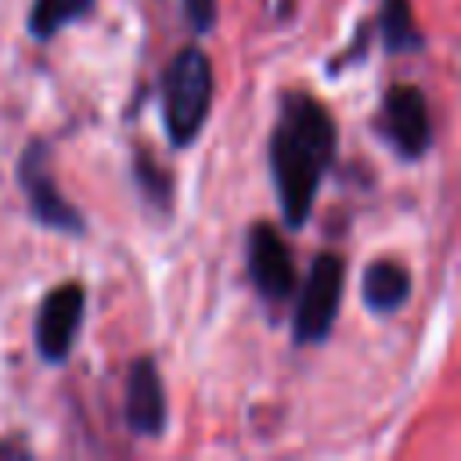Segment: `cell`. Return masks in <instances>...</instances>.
<instances>
[{
    "label": "cell",
    "mask_w": 461,
    "mask_h": 461,
    "mask_svg": "<svg viewBox=\"0 0 461 461\" xmlns=\"http://www.w3.org/2000/svg\"><path fill=\"white\" fill-rule=\"evenodd\" d=\"M335 158V122L328 108L292 90L281 97L277 126L270 133V173L288 230H299L317 202V187Z\"/></svg>",
    "instance_id": "cell-1"
},
{
    "label": "cell",
    "mask_w": 461,
    "mask_h": 461,
    "mask_svg": "<svg viewBox=\"0 0 461 461\" xmlns=\"http://www.w3.org/2000/svg\"><path fill=\"white\" fill-rule=\"evenodd\" d=\"M212 108V61L198 47H184L162 72V122L173 148H187Z\"/></svg>",
    "instance_id": "cell-2"
},
{
    "label": "cell",
    "mask_w": 461,
    "mask_h": 461,
    "mask_svg": "<svg viewBox=\"0 0 461 461\" xmlns=\"http://www.w3.org/2000/svg\"><path fill=\"white\" fill-rule=\"evenodd\" d=\"M342 285H346V259L335 252H321L310 263V274L299 288L295 299V317H292V339L299 346L324 342L342 303Z\"/></svg>",
    "instance_id": "cell-3"
},
{
    "label": "cell",
    "mask_w": 461,
    "mask_h": 461,
    "mask_svg": "<svg viewBox=\"0 0 461 461\" xmlns=\"http://www.w3.org/2000/svg\"><path fill=\"white\" fill-rule=\"evenodd\" d=\"M18 184L25 191V202L32 209V216L50 227V230H65V234H83L86 220L79 216V209L61 194L54 169H50V148L43 140L25 144L22 158H18Z\"/></svg>",
    "instance_id": "cell-4"
},
{
    "label": "cell",
    "mask_w": 461,
    "mask_h": 461,
    "mask_svg": "<svg viewBox=\"0 0 461 461\" xmlns=\"http://www.w3.org/2000/svg\"><path fill=\"white\" fill-rule=\"evenodd\" d=\"M378 130L400 158H421L432 144V122H429L425 94L411 83H393L382 97Z\"/></svg>",
    "instance_id": "cell-5"
},
{
    "label": "cell",
    "mask_w": 461,
    "mask_h": 461,
    "mask_svg": "<svg viewBox=\"0 0 461 461\" xmlns=\"http://www.w3.org/2000/svg\"><path fill=\"white\" fill-rule=\"evenodd\" d=\"M83 310H86V292L79 281L54 285L47 292L36 313V353L47 364H61L72 353L76 331L83 324Z\"/></svg>",
    "instance_id": "cell-6"
},
{
    "label": "cell",
    "mask_w": 461,
    "mask_h": 461,
    "mask_svg": "<svg viewBox=\"0 0 461 461\" xmlns=\"http://www.w3.org/2000/svg\"><path fill=\"white\" fill-rule=\"evenodd\" d=\"M249 277H252L256 292L270 303H281L295 292L292 249L270 223H256L249 230Z\"/></svg>",
    "instance_id": "cell-7"
},
{
    "label": "cell",
    "mask_w": 461,
    "mask_h": 461,
    "mask_svg": "<svg viewBox=\"0 0 461 461\" xmlns=\"http://www.w3.org/2000/svg\"><path fill=\"white\" fill-rule=\"evenodd\" d=\"M126 425L133 436H162L166 429V389L151 357H137L126 378Z\"/></svg>",
    "instance_id": "cell-8"
},
{
    "label": "cell",
    "mask_w": 461,
    "mask_h": 461,
    "mask_svg": "<svg viewBox=\"0 0 461 461\" xmlns=\"http://www.w3.org/2000/svg\"><path fill=\"white\" fill-rule=\"evenodd\" d=\"M411 295V274L396 259H375L364 270V303L375 313H396Z\"/></svg>",
    "instance_id": "cell-9"
},
{
    "label": "cell",
    "mask_w": 461,
    "mask_h": 461,
    "mask_svg": "<svg viewBox=\"0 0 461 461\" xmlns=\"http://www.w3.org/2000/svg\"><path fill=\"white\" fill-rule=\"evenodd\" d=\"M378 32H382V47L389 54H411L425 47V36L414 22L411 0H382L378 11Z\"/></svg>",
    "instance_id": "cell-10"
},
{
    "label": "cell",
    "mask_w": 461,
    "mask_h": 461,
    "mask_svg": "<svg viewBox=\"0 0 461 461\" xmlns=\"http://www.w3.org/2000/svg\"><path fill=\"white\" fill-rule=\"evenodd\" d=\"M94 11V0H32L29 11V32L36 40H50L68 22H79Z\"/></svg>",
    "instance_id": "cell-11"
},
{
    "label": "cell",
    "mask_w": 461,
    "mask_h": 461,
    "mask_svg": "<svg viewBox=\"0 0 461 461\" xmlns=\"http://www.w3.org/2000/svg\"><path fill=\"white\" fill-rule=\"evenodd\" d=\"M137 184H140V191H144V198L151 202V205H158V209H169V194H173V184H169V176H166V169H158L155 166V158L148 155V151H140L137 155Z\"/></svg>",
    "instance_id": "cell-12"
},
{
    "label": "cell",
    "mask_w": 461,
    "mask_h": 461,
    "mask_svg": "<svg viewBox=\"0 0 461 461\" xmlns=\"http://www.w3.org/2000/svg\"><path fill=\"white\" fill-rule=\"evenodd\" d=\"M184 14L194 32H209L216 25V0H184Z\"/></svg>",
    "instance_id": "cell-13"
},
{
    "label": "cell",
    "mask_w": 461,
    "mask_h": 461,
    "mask_svg": "<svg viewBox=\"0 0 461 461\" xmlns=\"http://www.w3.org/2000/svg\"><path fill=\"white\" fill-rule=\"evenodd\" d=\"M0 454H18V457H22L25 450H22V447H7V443H0Z\"/></svg>",
    "instance_id": "cell-14"
}]
</instances>
